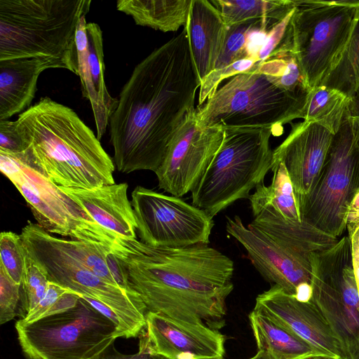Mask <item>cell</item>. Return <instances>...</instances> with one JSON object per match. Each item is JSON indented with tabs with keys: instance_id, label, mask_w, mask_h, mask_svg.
Segmentation results:
<instances>
[{
	"instance_id": "obj_23",
	"label": "cell",
	"mask_w": 359,
	"mask_h": 359,
	"mask_svg": "<svg viewBox=\"0 0 359 359\" xmlns=\"http://www.w3.org/2000/svg\"><path fill=\"white\" fill-rule=\"evenodd\" d=\"M252 215L254 219L250 225L261 229L309 260H312L316 253L327 249L339 240L304 220L296 222L287 219L270 205L257 210Z\"/></svg>"
},
{
	"instance_id": "obj_7",
	"label": "cell",
	"mask_w": 359,
	"mask_h": 359,
	"mask_svg": "<svg viewBox=\"0 0 359 359\" xmlns=\"http://www.w3.org/2000/svg\"><path fill=\"white\" fill-rule=\"evenodd\" d=\"M281 46L294 55L310 89L340 59L359 18V1L293 0Z\"/></svg>"
},
{
	"instance_id": "obj_8",
	"label": "cell",
	"mask_w": 359,
	"mask_h": 359,
	"mask_svg": "<svg viewBox=\"0 0 359 359\" xmlns=\"http://www.w3.org/2000/svg\"><path fill=\"white\" fill-rule=\"evenodd\" d=\"M259 63L228 79L196 109V118L201 125L276 129L301 118L306 95L280 88L258 69Z\"/></svg>"
},
{
	"instance_id": "obj_12",
	"label": "cell",
	"mask_w": 359,
	"mask_h": 359,
	"mask_svg": "<svg viewBox=\"0 0 359 359\" xmlns=\"http://www.w3.org/2000/svg\"><path fill=\"white\" fill-rule=\"evenodd\" d=\"M0 169L24 197L41 227L70 239L94 243L105 231L77 203L15 155L0 151Z\"/></svg>"
},
{
	"instance_id": "obj_15",
	"label": "cell",
	"mask_w": 359,
	"mask_h": 359,
	"mask_svg": "<svg viewBox=\"0 0 359 359\" xmlns=\"http://www.w3.org/2000/svg\"><path fill=\"white\" fill-rule=\"evenodd\" d=\"M226 231L245 248L255 268L268 282L294 295L303 283L311 284V261L252 226L241 217H226Z\"/></svg>"
},
{
	"instance_id": "obj_31",
	"label": "cell",
	"mask_w": 359,
	"mask_h": 359,
	"mask_svg": "<svg viewBox=\"0 0 359 359\" xmlns=\"http://www.w3.org/2000/svg\"><path fill=\"white\" fill-rule=\"evenodd\" d=\"M79 297L73 291L49 281L46 292L38 304L20 320L32 323L41 318L65 311L74 307Z\"/></svg>"
},
{
	"instance_id": "obj_26",
	"label": "cell",
	"mask_w": 359,
	"mask_h": 359,
	"mask_svg": "<svg viewBox=\"0 0 359 359\" xmlns=\"http://www.w3.org/2000/svg\"><path fill=\"white\" fill-rule=\"evenodd\" d=\"M350 100L349 96L336 88L317 86L306 96L301 118L316 123L334 135L342 125Z\"/></svg>"
},
{
	"instance_id": "obj_6",
	"label": "cell",
	"mask_w": 359,
	"mask_h": 359,
	"mask_svg": "<svg viewBox=\"0 0 359 359\" xmlns=\"http://www.w3.org/2000/svg\"><path fill=\"white\" fill-rule=\"evenodd\" d=\"M224 137L204 175L193 189L192 204L213 218L264 183L271 170L272 127L224 128Z\"/></svg>"
},
{
	"instance_id": "obj_46",
	"label": "cell",
	"mask_w": 359,
	"mask_h": 359,
	"mask_svg": "<svg viewBox=\"0 0 359 359\" xmlns=\"http://www.w3.org/2000/svg\"><path fill=\"white\" fill-rule=\"evenodd\" d=\"M309 359H332V358H325V357H314V358H309Z\"/></svg>"
},
{
	"instance_id": "obj_37",
	"label": "cell",
	"mask_w": 359,
	"mask_h": 359,
	"mask_svg": "<svg viewBox=\"0 0 359 359\" xmlns=\"http://www.w3.org/2000/svg\"><path fill=\"white\" fill-rule=\"evenodd\" d=\"M22 149L15 121H0V151L16 154L22 153Z\"/></svg>"
},
{
	"instance_id": "obj_5",
	"label": "cell",
	"mask_w": 359,
	"mask_h": 359,
	"mask_svg": "<svg viewBox=\"0 0 359 359\" xmlns=\"http://www.w3.org/2000/svg\"><path fill=\"white\" fill-rule=\"evenodd\" d=\"M20 236L28 255L49 281L80 297L97 300L112 311L119 322L120 337H137L146 326L147 308L136 292L114 285L92 272L70 249L67 238L29 222Z\"/></svg>"
},
{
	"instance_id": "obj_17",
	"label": "cell",
	"mask_w": 359,
	"mask_h": 359,
	"mask_svg": "<svg viewBox=\"0 0 359 359\" xmlns=\"http://www.w3.org/2000/svg\"><path fill=\"white\" fill-rule=\"evenodd\" d=\"M254 309L269 316L332 359H346V350L322 313L311 300L301 302L276 285L259 294Z\"/></svg>"
},
{
	"instance_id": "obj_45",
	"label": "cell",
	"mask_w": 359,
	"mask_h": 359,
	"mask_svg": "<svg viewBox=\"0 0 359 359\" xmlns=\"http://www.w3.org/2000/svg\"><path fill=\"white\" fill-rule=\"evenodd\" d=\"M347 359H359V350L355 354L350 356Z\"/></svg>"
},
{
	"instance_id": "obj_22",
	"label": "cell",
	"mask_w": 359,
	"mask_h": 359,
	"mask_svg": "<svg viewBox=\"0 0 359 359\" xmlns=\"http://www.w3.org/2000/svg\"><path fill=\"white\" fill-rule=\"evenodd\" d=\"M60 68L53 60L25 57L0 60V121L29 108L37 80L46 69Z\"/></svg>"
},
{
	"instance_id": "obj_38",
	"label": "cell",
	"mask_w": 359,
	"mask_h": 359,
	"mask_svg": "<svg viewBox=\"0 0 359 359\" xmlns=\"http://www.w3.org/2000/svg\"><path fill=\"white\" fill-rule=\"evenodd\" d=\"M94 359H168L162 355L152 354L142 347L139 346L137 353L126 355L117 351L114 344Z\"/></svg>"
},
{
	"instance_id": "obj_44",
	"label": "cell",
	"mask_w": 359,
	"mask_h": 359,
	"mask_svg": "<svg viewBox=\"0 0 359 359\" xmlns=\"http://www.w3.org/2000/svg\"><path fill=\"white\" fill-rule=\"evenodd\" d=\"M248 359H271V357L264 351H258L252 357Z\"/></svg>"
},
{
	"instance_id": "obj_2",
	"label": "cell",
	"mask_w": 359,
	"mask_h": 359,
	"mask_svg": "<svg viewBox=\"0 0 359 359\" xmlns=\"http://www.w3.org/2000/svg\"><path fill=\"white\" fill-rule=\"evenodd\" d=\"M109 250L148 311L214 330L224 327L226 301L233 290L229 257L207 244L155 248L121 237Z\"/></svg>"
},
{
	"instance_id": "obj_1",
	"label": "cell",
	"mask_w": 359,
	"mask_h": 359,
	"mask_svg": "<svg viewBox=\"0 0 359 359\" xmlns=\"http://www.w3.org/2000/svg\"><path fill=\"white\" fill-rule=\"evenodd\" d=\"M200 86L184 28L135 67L109 119L119 172L158 170Z\"/></svg>"
},
{
	"instance_id": "obj_42",
	"label": "cell",
	"mask_w": 359,
	"mask_h": 359,
	"mask_svg": "<svg viewBox=\"0 0 359 359\" xmlns=\"http://www.w3.org/2000/svg\"><path fill=\"white\" fill-rule=\"evenodd\" d=\"M350 97L351 100L347 109V114L350 117L359 118V87Z\"/></svg>"
},
{
	"instance_id": "obj_25",
	"label": "cell",
	"mask_w": 359,
	"mask_h": 359,
	"mask_svg": "<svg viewBox=\"0 0 359 359\" xmlns=\"http://www.w3.org/2000/svg\"><path fill=\"white\" fill-rule=\"evenodd\" d=\"M191 4V0H118L116 8L137 25L168 32L185 27Z\"/></svg>"
},
{
	"instance_id": "obj_35",
	"label": "cell",
	"mask_w": 359,
	"mask_h": 359,
	"mask_svg": "<svg viewBox=\"0 0 359 359\" xmlns=\"http://www.w3.org/2000/svg\"><path fill=\"white\" fill-rule=\"evenodd\" d=\"M259 62L252 59L240 60L222 69L214 70L201 83L199 88L198 107H200L218 88L220 83L226 79L253 69Z\"/></svg>"
},
{
	"instance_id": "obj_18",
	"label": "cell",
	"mask_w": 359,
	"mask_h": 359,
	"mask_svg": "<svg viewBox=\"0 0 359 359\" xmlns=\"http://www.w3.org/2000/svg\"><path fill=\"white\" fill-rule=\"evenodd\" d=\"M333 137L325 128L304 121L292 124L288 136L273 150V165L284 163L298 205L316 184Z\"/></svg>"
},
{
	"instance_id": "obj_36",
	"label": "cell",
	"mask_w": 359,
	"mask_h": 359,
	"mask_svg": "<svg viewBox=\"0 0 359 359\" xmlns=\"http://www.w3.org/2000/svg\"><path fill=\"white\" fill-rule=\"evenodd\" d=\"M20 299V285L15 283L0 266V324L13 320L17 315Z\"/></svg>"
},
{
	"instance_id": "obj_24",
	"label": "cell",
	"mask_w": 359,
	"mask_h": 359,
	"mask_svg": "<svg viewBox=\"0 0 359 359\" xmlns=\"http://www.w3.org/2000/svg\"><path fill=\"white\" fill-rule=\"evenodd\" d=\"M250 327L258 351L271 359L327 358L323 353L264 313L253 309L249 314Z\"/></svg>"
},
{
	"instance_id": "obj_40",
	"label": "cell",
	"mask_w": 359,
	"mask_h": 359,
	"mask_svg": "<svg viewBox=\"0 0 359 359\" xmlns=\"http://www.w3.org/2000/svg\"><path fill=\"white\" fill-rule=\"evenodd\" d=\"M348 238L351 241L352 264L359 294V226Z\"/></svg>"
},
{
	"instance_id": "obj_30",
	"label": "cell",
	"mask_w": 359,
	"mask_h": 359,
	"mask_svg": "<svg viewBox=\"0 0 359 359\" xmlns=\"http://www.w3.org/2000/svg\"><path fill=\"white\" fill-rule=\"evenodd\" d=\"M321 84L349 97L359 87V18L340 59Z\"/></svg>"
},
{
	"instance_id": "obj_4",
	"label": "cell",
	"mask_w": 359,
	"mask_h": 359,
	"mask_svg": "<svg viewBox=\"0 0 359 359\" xmlns=\"http://www.w3.org/2000/svg\"><path fill=\"white\" fill-rule=\"evenodd\" d=\"M91 0H0V60L48 58L78 76L76 33Z\"/></svg>"
},
{
	"instance_id": "obj_43",
	"label": "cell",
	"mask_w": 359,
	"mask_h": 359,
	"mask_svg": "<svg viewBox=\"0 0 359 359\" xmlns=\"http://www.w3.org/2000/svg\"><path fill=\"white\" fill-rule=\"evenodd\" d=\"M348 119L351 123L352 132L357 144L359 147V118L358 117H350Z\"/></svg>"
},
{
	"instance_id": "obj_32",
	"label": "cell",
	"mask_w": 359,
	"mask_h": 359,
	"mask_svg": "<svg viewBox=\"0 0 359 359\" xmlns=\"http://www.w3.org/2000/svg\"><path fill=\"white\" fill-rule=\"evenodd\" d=\"M259 20H249L227 27L223 48L214 70L222 69L240 60L250 59L248 53V35Z\"/></svg>"
},
{
	"instance_id": "obj_9",
	"label": "cell",
	"mask_w": 359,
	"mask_h": 359,
	"mask_svg": "<svg viewBox=\"0 0 359 359\" xmlns=\"http://www.w3.org/2000/svg\"><path fill=\"white\" fill-rule=\"evenodd\" d=\"M15 330L29 359H94L120 337L118 325L81 297L65 311L28 324L19 320Z\"/></svg>"
},
{
	"instance_id": "obj_39",
	"label": "cell",
	"mask_w": 359,
	"mask_h": 359,
	"mask_svg": "<svg viewBox=\"0 0 359 359\" xmlns=\"http://www.w3.org/2000/svg\"><path fill=\"white\" fill-rule=\"evenodd\" d=\"M359 226V190L351 200L347 210L346 229L350 236Z\"/></svg>"
},
{
	"instance_id": "obj_41",
	"label": "cell",
	"mask_w": 359,
	"mask_h": 359,
	"mask_svg": "<svg viewBox=\"0 0 359 359\" xmlns=\"http://www.w3.org/2000/svg\"><path fill=\"white\" fill-rule=\"evenodd\" d=\"M297 299L301 302H309L312 297V286L310 283L299 285L294 295Z\"/></svg>"
},
{
	"instance_id": "obj_19",
	"label": "cell",
	"mask_w": 359,
	"mask_h": 359,
	"mask_svg": "<svg viewBox=\"0 0 359 359\" xmlns=\"http://www.w3.org/2000/svg\"><path fill=\"white\" fill-rule=\"evenodd\" d=\"M78 76L83 96L90 101L100 140L104 135L109 119L116 108L118 99L108 92L104 81L102 32L95 22L81 18L76 33Z\"/></svg>"
},
{
	"instance_id": "obj_11",
	"label": "cell",
	"mask_w": 359,
	"mask_h": 359,
	"mask_svg": "<svg viewBox=\"0 0 359 359\" xmlns=\"http://www.w3.org/2000/svg\"><path fill=\"white\" fill-rule=\"evenodd\" d=\"M311 266V301L342 343L348 358L359 350V294L348 236L316 253Z\"/></svg>"
},
{
	"instance_id": "obj_16",
	"label": "cell",
	"mask_w": 359,
	"mask_h": 359,
	"mask_svg": "<svg viewBox=\"0 0 359 359\" xmlns=\"http://www.w3.org/2000/svg\"><path fill=\"white\" fill-rule=\"evenodd\" d=\"M139 346L168 359H224L226 337L208 327L148 311Z\"/></svg>"
},
{
	"instance_id": "obj_13",
	"label": "cell",
	"mask_w": 359,
	"mask_h": 359,
	"mask_svg": "<svg viewBox=\"0 0 359 359\" xmlns=\"http://www.w3.org/2000/svg\"><path fill=\"white\" fill-rule=\"evenodd\" d=\"M137 234L155 248H184L210 243L212 217L180 197L137 186L131 194Z\"/></svg>"
},
{
	"instance_id": "obj_20",
	"label": "cell",
	"mask_w": 359,
	"mask_h": 359,
	"mask_svg": "<svg viewBox=\"0 0 359 359\" xmlns=\"http://www.w3.org/2000/svg\"><path fill=\"white\" fill-rule=\"evenodd\" d=\"M59 187L108 233L116 237L137 238V223L127 194V183L93 189Z\"/></svg>"
},
{
	"instance_id": "obj_29",
	"label": "cell",
	"mask_w": 359,
	"mask_h": 359,
	"mask_svg": "<svg viewBox=\"0 0 359 359\" xmlns=\"http://www.w3.org/2000/svg\"><path fill=\"white\" fill-rule=\"evenodd\" d=\"M258 69L285 90L299 95H306L310 90L297 58L287 48L278 46L259 63Z\"/></svg>"
},
{
	"instance_id": "obj_21",
	"label": "cell",
	"mask_w": 359,
	"mask_h": 359,
	"mask_svg": "<svg viewBox=\"0 0 359 359\" xmlns=\"http://www.w3.org/2000/svg\"><path fill=\"white\" fill-rule=\"evenodd\" d=\"M190 53L201 85L214 71L225 40L227 26L210 1L191 0L185 27Z\"/></svg>"
},
{
	"instance_id": "obj_3",
	"label": "cell",
	"mask_w": 359,
	"mask_h": 359,
	"mask_svg": "<svg viewBox=\"0 0 359 359\" xmlns=\"http://www.w3.org/2000/svg\"><path fill=\"white\" fill-rule=\"evenodd\" d=\"M23 164L57 187L93 189L114 184L113 160L71 108L41 97L15 121Z\"/></svg>"
},
{
	"instance_id": "obj_27",
	"label": "cell",
	"mask_w": 359,
	"mask_h": 359,
	"mask_svg": "<svg viewBox=\"0 0 359 359\" xmlns=\"http://www.w3.org/2000/svg\"><path fill=\"white\" fill-rule=\"evenodd\" d=\"M273 177L269 185L259 184L248 198L252 212L266 206L273 207L287 219L301 222V215L294 187L283 163L272 165Z\"/></svg>"
},
{
	"instance_id": "obj_28",
	"label": "cell",
	"mask_w": 359,
	"mask_h": 359,
	"mask_svg": "<svg viewBox=\"0 0 359 359\" xmlns=\"http://www.w3.org/2000/svg\"><path fill=\"white\" fill-rule=\"evenodd\" d=\"M227 27L254 20L278 23L294 8L293 0H212Z\"/></svg>"
},
{
	"instance_id": "obj_34",
	"label": "cell",
	"mask_w": 359,
	"mask_h": 359,
	"mask_svg": "<svg viewBox=\"0 0 359 359\" xmlns=\"http://www.w3.org/2000/svg\"><path fill=\"white\" fill-rule=\"evenodd\" d=\"M26 250L20 234L2 231L0 235V266L15 283L21 285Z\"/></svg>"
},
{
	"instance_id": "obj_33",
	"label": "cell",
	"mask_w": 359,
	"mask_h": 359,
	"mask_svg": "<svg viewBox=\"0 0 359 359\" xmlns=\"http://www.w3.org/2000/svg\"><path fill=\"white\" fill-rule=\"evenodd\" d=\"M48 284L49 280L45 272L26 252L25 269L20 285L22 306L26 315L44 297Z\"/></svg>"
},
{
	"instance_id": "obj_14",
	"label": "cell",
	"mask_w": 359,
	"mask_h": 359,
	"mask_svg": "<svg viewBox=\"0 0 359 359\" xmlns=\"http://www.w3.org/2000/svg\"><path fill=\"white\" fill-rule=\"evenodd\" d=\"M195 111L187 115L155 172L158 187L180 198L197 185L224 137V127L201 125Z\"/></svg>"
},
{
	"instance_id": "obj_10",
	"label": "cell",
	"mask_w": 359,
	"mask_h": 359,
	"mask_svg": "<svg viewBox=\"0 0 359 359\" xmlns=\"http://www.w3.org/2000/svg\"><path fill=\"white\" fill-rule=\"evenodd\" d=\"M358 190L359 147L346 113L316 184L298 205L302 220L339 238L346 229L348 207Z\"/></svg>"
}]
</instances>
